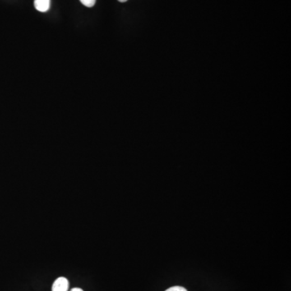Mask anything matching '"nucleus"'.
<instances>
[{"label": "nucleus", "instance_id": "nucleus-4", "mask_svg": "<svg viewBox=\"0 0 291 291\" xmlns=\"http://www.w3.org/2000/svg\"><path fill=\"white\" fill-rule=\"evenodd\" d=\"M165 291H187V290L182 287H173Z\"/></svg>", "mask_w": 291, "mask_h": 291}, {"label": "nucleus", "instance_id": "nucleus-3", "mask_svg": "<svg viewBox=\"0 0 291 291\" xmlns=\"http://www.w3.org/2000/svg\"><path fill=\"white\" fill-rule=\"evenodd\" d=\"M80 2L86 7H93L95 5L97 0H80Z\"/></svg>", "mask_w": 291, "mask_h": 291}, {"label": "nucleus", "instance_id": "nucleus-1", "mask_svg": "<svg viewBox=\"0 0 291 291\" xmlns=\"http://www.w3.org/2000/svg\"><path fill=\"white\" fill-rule=\"evenodd\" d=\"M69 288V282L66 278L61 277L56 279L52 286V291H67Z\"/></svg>", "mask_w": 291, "mask_h": 291}, {"label": "nucleus", "instance_id": "nucleus-5", "mask_svg": "<svg viewBox=\"0 0 291 291\" xmlns=\"http://www.w3.org/2000/svg\"><path fill=\"white\" fill-rule=\"evenodd\" d=\"M71 291H84L83 290L80 289V288H73Z\"/></svg>", "mask_w": 291, "mask_h": 291}, {"label": "nucleus", "instance_id": "nucleus-2", "mask_svg": "<svg viewBox=\"0 0 291 291\" xmlns=\"http://www.w3.org/2000/svg\"><path fill=\"white\" fill-rule=\"evenodd\" d=\"M50 0H34V7L41 12H46L49 9Z\"/></svg>", "mask_w": 291, "mask_h": 291}, {"label": "nucleus", "instance_id": "nucleus-6", "mask_svg": "<svg viewBox=\"0 0 291 291\" xmlns=\"http://www.w3.org/2000/svg\"><path fill=\"white\" fill-rule=\"evenodd\" d=\"M118 1L121 2H126V1H128V0H118Z\"/></svg>", "mask_w": 291, "mask_h": 291}]
</instances>
